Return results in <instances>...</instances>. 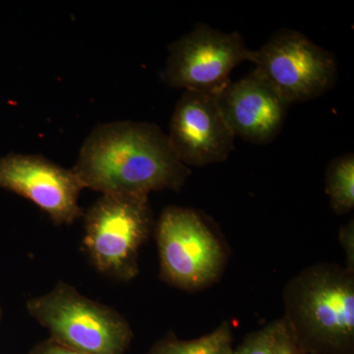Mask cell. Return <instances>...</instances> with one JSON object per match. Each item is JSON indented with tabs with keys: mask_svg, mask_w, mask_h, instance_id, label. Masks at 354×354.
Masks as SVG:
<instances>
[{
	"mask_svg": "<svg viewBox=\"0 0 354 354\" xmlns=\"http://www.w3.org/2000/svg\"><path fill=\"white\" fill-rule=\"evenodd\" d=\"M72 169L84 189L102 195L149 196L153 191H178L191 174L160 127L136 121L95 127L81 147Z\"/></svg>",
	"mask_w": 354,
	"mask_h": 354,
	"instance_id": "cell-1",
	"label": "cell"
},
{
	"mask_svg": "<svg viewBox=\"0 0 354 354\" xmlns=\"http://www.w3.org/2000/svg\"><path fill=\"white\" fill-rule=\"evenodd\" d=\"M283 321L304 354H353L354 271L317 263L288 279Z\"/></svg>",
	"mask_w": 354,
	"mask_h": 354,
	"instance_id": "cell-2",
	"label": "cell"
},
{
	"mask_svg": "<svg viewBox=\"0 0 354 354\" xmlns=\"http://www.w3.org/2000/svg\"><path fill=\"white\" fill-rule=\"evenodd\" d=\"M30 315L50 339L84 354H124L133 333L115 310L84 297L67 283L27 304Z\"/></svg>",
	"mask_w": 354,
	"mask_h": 354,
	"instance_id": "cell-3",
	"label": "cell"
},
{
	"mask_svg": "<svg viewBox=\"0 0 354 354\" xmlns=\"http://www.w3.org/2000/svg\"><path fill=\"white\" fill-rule=\"evenodd\" d=\"M85 216L84 247L95 269L118 281L139 272V252L153 227L147 195L102 194Z\"/></svg>",
	"mask_w": 354,
	"mask_h": 354,
	"instance_id": "cell-4",
	"label": "cell"
},
{
	"mask_svg": "<svg viewBox=\"0 0 354 354\" xmlns=\"http://www.w3.org/2000/svg\"><path fill=\"white\" fill-rule=\"evenodd\" d=\"M160 277L185 290L207 288L220 278L225 264L223 244L200 214L171 206L156 225Z\"/></svg>",
	"mask_w": 354,
	"mask_h": 354,
	"instance_id": "cell-5",
	"label": "cell"
},
{
	"mask_svg": "<svg viewBox=\"0 0 354 354\" xmlns=\"http://www.w3.org/2000/svg\"><path fill=\"white\" fill-rule=\"evenodd\" d=\"M254 51V69L290 106L321 97L337 82L335 55L301 32L279 30Z\"/></svg>",
	"mask_w": 354,
	"mask_h": 354,
	"instance_id": "cell-6",
	"label": "cell"
},
{
	"mask_svg": "<svg viewBox=\"0 0 354 354\" xmlns=\"http://www.w3.org/2000/svg\"><path fill=\"white\" fill-rule=\"evenodd\" d=\"M254 53L239 32L198 24L169 46L162 77L172 88L216 95L237 65L253 64Z\"/></svg>",
	"mask_w": 354,
	"mask_h": 354,
	"instance_id": "cell-7",
	"label": "cell"
},
{
	"mask_svg": "<svg viewBox=\"0 0 354 354\" xmlns=\"http://www.w3.org/2000/svg\"><path fill=\"white\" fill-rule=\"evenodd\" d=\"M0 187L26 198L55 225H71L84 215V189L73 169L39 155L8 153L0 158Z\"/></svg>",
	"mask_w": 354,
	"mask_h": 354,
	"instance_id": "cell-8",
	"label": "cell"
},
{
	"mask_svg": "<svg viewBox=\"0 0 354 354\" xmlns=\"http://www.w3.org/2000/svg\"><path fill=\"white\" fill-rule=\"evenodd\" d=\"M167 136L176 157L187 167L225 162L236 138L216 95L195 91H184L177 102Z\"/></svg>",
	"mask_w": 354,
	"mask_h": 354,
	"instance_id": "cell-9",
	"label": "cell"
},
{
	"mask_svg": "<svg viewBox=\"0 0 354 354\" xmlns=\"http://www.w3.org/2000/svg\"><path fill=\"white\" fill-rule=\"evenodd\" d=\"M215 95L235 137L254 144L270 143L278 136L290 106L255 69Z\"/></svg>",
	"mask_w": 354,
	"mask_h": 354,
	"instance_id": "cell-10",
	"label": "cell"
},
{
	"mask_svg": "<svg viewBox=\"0 0 354 354\" xmlns=\"http://www.w3.org/2000/svg\"><path fill=\"white\" fill-rule=\"evenodd\" d=\"M232 329L230 324L223 322L213 332L184 341L176 337H167L158 342L148 354H232Z\"/></svg>",
	"mask_w": 354,
	"mask_h": 354,
	"instance_id": "cell-11",
	"label": "cell"
},
{
	"mask_svg": "<svg viewBox=\"0 0 354 354\" xmlns=\"http://www.w3.org/2000/svg\"><path fill=\"white\" fill-rule=\"evenodd\" d=\"M326 194L333 211L346 215L354 208V156H339L330 162L326 171Z\"/></svg>",
	"mask_w": 354,
	"mask_h": 354,
	"instance_id": "cell-12",
	"label": "cell"
},
{
	"mask_svg": "<svg viewBox=\"0 0 354 354\" xmlns=\"http://www.w3.org/2000/svg\"><path fill=\"white\" fill-rule=\"evenodd\" d=\"M278 327V320L261 328L247 335L241 346L234 348L232 354H272L274 334Z\"/></svg>",
	"mask_w": 354,
	"mask_h": 354,
	"instance_id": "cell-13",
	"label": "cell"
},
{
	"mask_svg": "<svg viewBox=\"0 0 354 354\" xmlns=\"http://www.w3.org/2000/svg\"><path fill=\"white\" fill-rule=\"evenodd\" d=\"M272 354H304L297 342L293 339L290 330L286 328L283 319H279L278 327L274 334Z\"/></svg>",
	"mask_w": 354,
	"mask_h": 354,
	"instance_id": "cell-14",
	"label": "cell"
},
{
	"mask_svg": "<svg viewBox=\"0 0 354 354\" xmlns=\"http://www.w3.org/2000/svg\"><path fill=\"white\" fill-rule=\"evenodd\" d=\"M339 242L346 257L348 269L354 271V223L353 220L349 221L348 225L341 228L339 232Z\"/></svg>",
	"mask_w": 354,
	"mask_h": 354,
	"instance_id": "cell-15",
	"label": "cell"
},
{
	"mask_svg": "<svg viewBox=\"0 0 354 354\" xmlns=\"http://www.w3.org/2000/svg\"><path fill=\"white\" fill-rule=\"evenodd\" d=\"M30 354H84L62 346L53 339H48L35 346Z\"/></svg>",
	"mask_w": 354,
	"mask_h": 354,
	"instance_id": "cell-16",
	"label": "cell"
},
{
	"mask_svg": "<svg viewBox=\"0 0 354 354\" xmlns=\"http://www.w3.org/2000/svg\"><path fill=\"white\" fill-rule=\"evenodd\" d=\"M0 317H1V311H0Z\"/></svg>",
	"mask_w": 354,
	"mask_h": 354,
	"instance_id": "cell-17",
	"label": "cell"
}]
</instances>
